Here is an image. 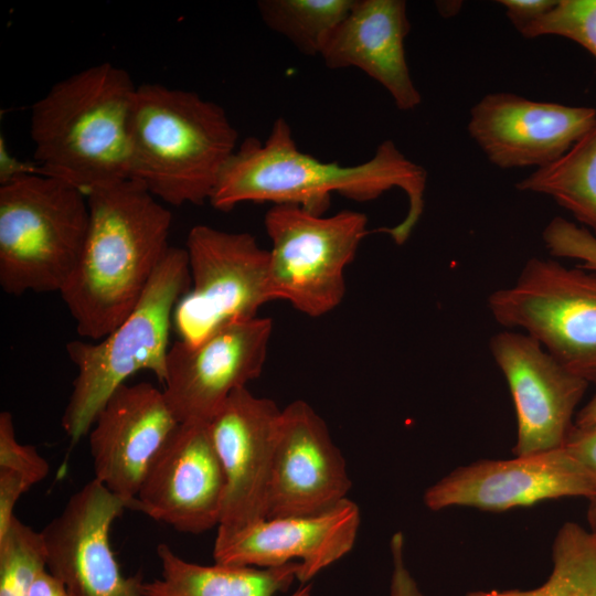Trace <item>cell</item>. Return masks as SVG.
Here are the masks:
<instances>
[{
    "label": "cell",
    "mask_w": 596,
    "mask_h": 596,
    "mask_svg": "<svg viewBox=\"0 0 596 596\" xmlns=\"http://www.w3.org/2000/svg\"><path fill=\"white\" fill-rule=\"evenodd\" d=\"M427 171L411 161L392 140L380 143L371 159L355 166L323 162L300 151L288 121L277 118L262 142L247 137L223 168L210 203L228 211L244 202L296 204L322 214L331 193L355 201L379 198L393 188L408 200L404 220L387 233L403 244L424 211Z\"/></svg>",
    "instance_id": "obj_1"
},
{
    "label": "cell",
    "mask_w": 596,
    "mask_h": 596,
    "mask_svg": "<svg viewBox=\"0 0 596 596\" xmlns=\"http://www.w3.org/2000/svg\"><path fill=\"white\" fill-rule=\"evenodd\" d=\"M89 226L76 268L60 292L77 333L109 334L140 300L169 249L171 212L128 179L87 194Z\"/></svg>",
    "instance_id": "obj_2"
},
{
    "label": "cell",
    "mask_w": 596,
    "mask_h": 596,
    "mask_svg": "<svg viewBox=\"0 0 596 596\" xmlns=\"http://www.w3.org/2000/svg\"><path fill=\"white\" fill-rule=\"evenodd\" d=\"M136 88L129 73L109 62L54 84L31 107L40 173L86 195L130 179L128 125Z\"/></svg>",
    "instance_id": "obj_3"
},
{
    "label": "cell",
    "mask_w": 596,
    "mask_h": 596,
    "mask_svg": "<svg viewBox=\"0 0 596 596\" xmlns=\"http://www.w3.org/2000/svg\"><path fill=\"white\" fill-rule=\"evenodd\" d=\"M130 179L170 205L210 201L238 132L225 109L190 91L138 85L129 114Z\"/></svg>",
    "instance_id": "obj_4"
},
{
    "label": "cell",
    "mask_w": 596,
    "mask_h": 596,
    "mask_svg": "<svg viewBox=\"0 0 596 596\" xmlns=\"http://www.w3.org/2000/svg\"><path fill=\"white\" fill-rule=\"evenodd\" d=\"M190 286L187 251L170 246L140 300L118 327L100 340L66 344L77 366L62 416L72 445L89 433L106 401L132 374L148 370L163 383L173 311Z\"/></svg>",
    "instance_id": "obj_5"
},
{
    "label": "cell",
    "mask_w": 596,
    "mask_h": 596,
    "mask_svg": "<svg viewBox=\"0 0 596 596\" xmlns=\"http://www.w3.org/2000/svg\"><path fill=\"white\" fill-rule=\"evenodd\" d=\"M89 226L87 195L41 173L0 185V285L9 295L62 291Z\"/></svg>",
    "instance_id": "obj_6"
},
{
    "label": "cell",
    "mask_w": 596,
    "mask_h": 596,
    "mask_svg": "<svg viewBox=\"0 0 596 596\" xmlns=\"http://www.w3.org/2000/svg\"><path fill=\"white\" fill-rule=\"evenodd\" d=\"M488 308L499 324L520 329L596 385V272L530 258L513 285L488 297Z\"/></svg>",
    "instance_id": "obj_7"
},
{
    "label": "cell",
    "mask_w": 596,
    "mask_h": 596,
    "mask_svg": "<svg viewBox=\"0 0 596 596\" xmlns=\"http://www.w3.org/2000/svg\"><path fill=\"white\" fill-rule=\"evenodd\" d=\"M264 222L272 241L274 299L310 317L337 308L345 294L344 270L368 234V216L349 210L322 216L300 205L275 204Z\"/></svg>",
    "instance_id": "obj_8"
},
{
    "label": "cell",
    "mask_w": 596,
    "mask_h": 596,
    "mask_svg": "<svg viewBox=\"0 0 596 596\" xmlns=\"http://www.w3.org/2000/svg\"><path fill=\"white\" fill-rule=\"evenodd\" d=\"M185 251L191 287L172 316L181 341L195 344L227 324L256 318L274 300L269 251L251 233L195 225Z\"/></svg>",
    "instance_id": "obj_9"
},
{
    "label": "cell",
    "mask_w": 596,
    "mask_h": 596,
    "mask_svg": "<svg viewBox=\"0 0 596 596\" xmlns=\"http://www.w3.org/2000/svg\"><path fill=\"white\" fill-rule=\"evenodd\" d=\"M273 333L269 318L227 324L200 342L169 348L163 393L179 423H209L228 396L258 377Z\"/></svg>",
    "instance_id": "obj_10"
},
{
    "label": "cell",
    "mask_w": 596,
    "mask_h": 596,
    "mask_svg": "<svg viewBox=\"0 0 596 596\" xmlns=\"http://www.w3.org/2000/svg\"><path fill=\"white\" fill-rule=\"evenodd\" d=\"M596 496V482L564 448L511 459H481L453 470L428 487L432 511L453 507L503 512L544 500Z\"/></svg>",
    "instance_id": "obj_11"
},
{
    "label": "cell",
    "mask_w": 596,
    "mask_h": 596,
    "mask_svg": "<svg viewBox=\"0 0 596 596\" xmlns=\"http://www.w3.org/2000/svg\"><path fill=\"white\" fill-rule=\"evenodd\" d=\"M125 509L93 479L41 531L46 568L70 596H143L142 574L124 575L110 544L111 524Z\"/></svg>",
    "instance_id": "obj_12"
},
{
    "label": "cell",
    "mask_w": 596,
    "mask_h": 596,
    "mask_svg": "<svg viewBox=\"0 0 596 596\" xmlns=\"http://www.w3.org/2000/svg\"><path fill=\"white\" fill-rule=\"evenodd\" d=\"M489 347L514 404L513 454L529 456L562 448L589 384L524 332L501 331Z\"/></svg>",
    "instance_id": "obj_13"
},
{
    "label": "cell",
    "mask_w": 596,
    "mask_h": 596,
    "mask_svg": "<svg viewBox=\"0 0 596 596\" xmlns=\"http://www.w3.org/2000/svg\"><path fill=\"white\" fill-rule=\"evenodd\" d=\"M225 476L207 423H180L150 464L130 509L179 532L219 528Z\"/></svg>",
    "instance_id": "obj_14"
},
{
    "label": "cell",
    "mask_w": 596,
    "mask_h": 596,
    "mask_svg": "<svg viewBox=\"0 0 596 596\" xmlns=\"http://www.w3.org/2000/svg\"><path fill=\"white\" fill-rule=\"evenodd\" d=\"M281 409L246 387L234 391L207 423L225 476L217 531L266 519V504Z\"/></svg>",
    "instance_id": "obj_15"
},
{
    "label": "cell",
    "mask_w": 596,
    "mask_h": 596,
    "mask_svg": "<svg viewBox=\"0 0 596 596\" xmlns=\"http://www.w3.org/2000/svg\"><path fill=\"white\" fill-rule=\"evenodd\" d=\"M596 124V109L490 93L470 109L469 136L501 169L546 167Z\"/></svg>",
    "instance_id": "obj_16"
},
{
    "label": "cell",
    "mask_w": 596,
    "mask_h": 596,
    "mask_svg": "<svg viewBox=\"0 0 596 596\" xmlns=\"http://www.w3.org/2000/svg\"><path fill=\"white\" fill-rule=\"evenodd\" d=\"M351 487L345 460L326 422L305 401L283 408L266 518L327 511L347 499Z\"/></svg>",
    "instance_id": "obj_17"
},
{
    "label": "cell",
    "mask_w": 596,
    "mask_h": 596,
    "mask_svg": "<svg viewBox=\"0 0 596 596\" xmlns=\"http://www.w3.org/2000/svg\"><path fill=\"white\" fill-rule=\"evenodd\" d=\"M360 522L358 504L347 498L317 514L266 518L234 531H217L214 563L270 567L299 558L297 579L308 584L353 549Z\"/></svg>",
    "instance_id": "obj_18"
},
{
    "label": "cell",
    "mask_w": 596,
    "mask_h": 596,
    "mask_svg": "<svg viewBox=\"0 0 596 596\" xmlns=\"http://www.w3.org/2000/svg\"><path fill=\"white\" fill-rule=\"evenodd\" d=\"M179 424L163 390L148 382L123 384L89 430L94 479L130 509L150 464Z\"/></svg>",
    "instance_id": "obj_19"
},
{
    "label": "cell",
    "mask_w": 596,
    "mask_h": 596,
    "mask_svg": "<svg viewBox=\"0 0 596 596\" xmlns=\"http://www.w3.org/2000/svg\"><path fill=\"white\" fill-rule=\"evenodd\" d=\"M409 30L405 1L354 0L320 56L332 70H361L386 89L397 109L413 110L422 96L406 61L404 43Z\"/></svg>",
    "instance_id": "obj_20"
},
{
    "label": "cell",
    "mask_w": 596,
    "mask_h": 596,
    "mask_svg": "<svg viewBox=\"0 0 596 596\" xmlns=\"http://www.w3.org/2000/svg\"><path fill=\"white\" fill-rule=\"evenodd\" d=\"M160 577L143 582V596H276L287 590L299 572V562L279 566L202 565L185 561L166 543L157 547ZM289 596H311L304 584Z\"/></svg>",
    "instance_id": "obj_21"
},
{
    "label": "cell",
    "mask_w": 596,
    "mask_h": 596,
    "mask_svg": "<svg viewBox=\"0 0 596 596\" xmlns=\"http://www.w3.org/2000/svg\"><path fill=\"white\" fill-rule=\"evenodd\" d=\"M515 187L550 196L596 236V124L560 159Z\"/></svg>",
    "instance_id": "obj_22"
},
{
    "label": "cell",
    "mask_w": 596,
    "mask_h": 596,
    "mask_svg": "<svg viewBox=\"0 0 596 596\" xmlns=\"http://www.w3.org/2000/svg\"><path fill=\"white\" fill-rule=\"evenodd\" d=\"M552 571L532 589L473 590L466 596H596V540L575 522H565L552 546Z\"/></svg>",
    "instance_id": "obj_23"
},
{
    "label": "cell",
    "mask_w": 596,
    "mask_h": 596,
    "mask_svg": "<svg viewBox=\"0 0 596 596\" xmlns=\"http://www.w3.org/2000/svg\"><path fill=\"white\" fill-rule=\"evenodd\" d=\"M354 0H260L263 22L302 54H321L329 38L350 12Z\"/></svg>",
    "instance_id": "obj_24"
},
{
    "label": "cell",
    "mask_w": 596,
    "mask_h": 596,
    "mask_svg": "<svg viewBox=\"0 0 596 596\" xmlns=\"http://www.w3.org/2000/svg\"><path fill=\"white\" fill-rule=\"evenodd\" d=\"M45 567L41 531L14 517L0 538V596H29L35 575Z\"/></svg>",
    "instance_id": "obj_25"
},
{
    "label": "cell",
    "mask_w": 596,
    "mask_h": 596,
    "mask_svg": "<svg viewBox=\"0 0 596 596\" xmlns=\"http://www.w3.org/2000/svg\"><path fill=\"white\" fill-rule=\"evenodd\" d=\"M526 39L556 35L576 42L596 58V0H557L546 14L526 26Z\"/></svg>",
    "instance_id": "obj_26"
},
{
    "label": "cell",
    "mask_w": 596,
    "mask_h": 596,
    "mask_svg": "<svg viewBox=\"0 0 596 596\" xmlns=\"http://www.w3.org/2000/svg\"><path fill=\"white\" fill-rule=\"evenodd\" d=\"M542 238L552 256L576 259L579 267L596 272V236L584 226L555 216L545 225Z\"/></svg>",
    "instance_id": "obj_27"
},
{
    "label": "cell",
    "mask_w": 596,
    "mask_h": 596,
    "mask_svg": "<svg viewBox=\"0 0 596 596\" xmlns=\"http://www.w3.org/2000/svg\"><path fill=\"white\" fill-rule=\"evenodd\" d=\"M0 469L21 475L31 486L43 480L50 471L49 462L35 447L18 441L13 417L7 411L0 413Z\"/></svg>",
    "instance_id": "obj_28"
},
{
    "label": "cell",
    "mask_w": 596,
    "mask_h": 596,
    "mask_svg": "<svg viewBox=\"0 0 596 596\" xmlns=\"http://www.w3.org/2000/svg\"><path fill=\"white\" fill-rule=\"evenodd\" d=\"M404 545L403 533H394L390 542L393 563L390 596H425L406 566Z\"/></svg>",
    "instance_id": "obj_29"
},
{
    "label": "cell",
    "mask_w": 596,
    "mask_h": 596,
    "mask_svg": "<svg viewBox=\"0 0 596 596\" xmlns=\"http://www.w3.org/2000/svg\"><path fill=\"white\" fill-rule=\"evenodd\" d=\"M32 486L21 475L0 469V538H2L14 519V507L19 498Z\"/></svg>",
    "instance_id": "obj_30"
},
{
    "label": "cell",
    "mask_w": 596,
    "mask_h": 596,
    "mask_svg": "<svg viewBox=\"0 0 596 596\" xmlns=\"http://www.w3.org/2000/svg\"><path fill=\"white\" fill-rule=\"evenodd\" d=\"M596 482V424L573 426L563 446Z\"/></svg>",
    "instance_id": "obj_31"
},
{
    "label": "cell",
    "mask_w": 596,
    "mask_h": 596,
    "mask_svg": "<svg viewBox=\"0 0 596 596\" xmlns=\"http://www.w3.org/2000/svg\"><path fill=\"white\" fill-rule=\"evenodd\" d=\"M508 19L521 33L531 23L552 10L557 0H501Z\"/></svg>",
    "instance_id": "obj_32"
},
{
    "label": "cell",
    "mask_w": 596,
    "mask_h": 596,
    "mask_svg": "<svg viewBox=\"0 0 596 596\" xmlns=\"http://www.w3.org/2000/svg\"><path fill=\"white\" fill-rule=\"evenodd\" d=\"M40 173L35 163L22 162L14 158L8 150L6 140L0 138V185L7 184L19 178Z\"/></svg>",
    "instance_id": "obj_33"
},
{
    "label": "cell",
    "mask_w": 596,
    "mask_h": 596,
    "mask_svg": "<svg viewBox=\"0 0 596 596\" xmlns=\"http://www.w3.org/2000/svg\"><path fill=\"white\" fill-rule=\"evenodd\" d=\"M29 596H70L64 584L47 568L41 570L34 577Z\"/></svg>",
    "instance_id": "obj_34"
},
{
    "label": "cell",
    "mask_w": 596,
    "mask_h": 596,
    "mask_svg": "<svg viewBox=\"0 0 596 596\" xmlns=\"http://www.w3.org/2000/svg\"><path fill=\"white\" fill-rule=\"evenodd\" d=\"M596 424V394L576 413L575 427H587Z\"/></svg>",
    "instance_id": "obj_35"
},
{
    "label": "cell",
    "mask_w": 596,
    "mask_h": 596,
    "mask_svg": "<svg viewBox=\"0 0 596 596\" xmlns=\"http://www.w3.org/2000/svg\"><path fill=\"white\" fill-rule=\"evenodd\" d=\"M588 508H587V523H588V531L592 533L594 539L596 540V496L588 499Z\"/></svg>",
    "instance_id": "obj_36"
}]
</instances>
